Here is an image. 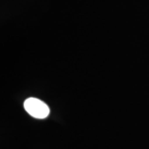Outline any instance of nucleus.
I'll use <instances>...</instances> for the list:
<instances>
[{"label": "nucleus", "instance_id": "f257e3e1", "mask_svg": "<svg viewBox=\"0 0 149 149\" xmlns=\"http://www.w3.org/2000/svg\"><path fill=\"white\" fill-rule=\"evenodd\" d=\"M25 110L36 118H45L50 113L49 107L42 100L36 98H28L24 102Z\"/></svg>", "mask_w": 149, "mask_h": 149}]
</instances>
